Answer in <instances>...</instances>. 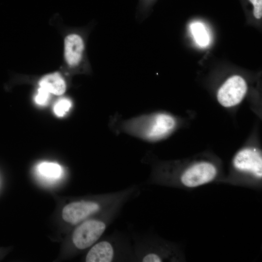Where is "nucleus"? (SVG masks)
I'll return each mask as SVG.
<instances>
[{
  "mask_svg": "<svg viewBox=\"0 0 262 262\" xmlns=\"http://www.w3.org/2000/svg\"><path fill=\"white\" fill-rule=\"evenodd\" d=\"M127 202L123 201L115 203L76 225L71 236L75 249L83 250L95 244L118 216Z\"/></svg>",
  "mask_w": 262,
  "mask_h": 262,
  "instance_id": "1",
  "label": "nucleus"
},
{
  "mask_svg": "<svg viewBox=\"0 0 262 262\" xmlns=\"http://www.w3.org/2000/svg\"><path fill=\"white\" fill-rule=\"evenodd\" d=\"M84 260L87 262H136L131 236L115 229L91 246Z\"/></svg>",
  "mask_w": 262,
  "mask_h": 262,
  "instance_id": "2",
  "label": "nucleus"
},
{
  "mask_svg": "<svg viewBox=\"0 0 262 262\" xmlns=\"http://www.w3.org/2000/svg\"><path fill=\"white\" fill-rule=\"evenodd\" d=\"M136 262L178 261L180 254L173 243L151 233L131 231Z\"/></svg>",
  "mask_w": 262,
  "mask_h": 262,
  "instance_id": "3",
  "label": "nucleus"
},
{
  "mask_svg": "<svg viewBox=\"0 0 262 262\" xmlns=\"http://www.w3.org/2000/svg\"><path fill=\"white\" fill-rule=\"evenodd\" d=\"M176 121L165 113L142 115L128 119L120 125L121 131L142 140L152 141L161 139L175 128Z\"/></svg>",
  "mask_w": 262,
  "mask_h": 262,
  "instance_id": "4",
  "label": "nucleus"
},
{
  "mask_svg": "<svg viewBox=\"0 0 262 262\" xmlns=\"http://www.w3.org/2000/svg\"><path fill=\"white\" fill-rule=\"evenodd\" d=\"M217 173V169L213 163L197 162L185 169L179 176L166 181L163 185L194 188L213 181Z\"/></svg>",
  "mask_w": 262,
  "mask_h": 262,
  "instance_id": "5",
  "label": "nucleus"
},
{
  "mask_svg": "<svg viewBox=\"0 0 262 262\" xmlns=\"http://www.w3.org/2000/svg\"><path fill=\"white\" fill-rule=\"evenodd\" d=\"M247 86L241 76L229 78L220 87L217 94L218 102L224 107H231L240 103L246 93Z\"/></svg>",
  "mask_w": 262,
  "mask_h": 262,
  "instance_id": "6",
  "label": "nucleus"
},
{
  "mask_svg": "<svg viewBox=\"0 0 262 262\" xmlns=\"http://www.w3.org/2000/svg\"><path fill=\"white\" fill-rule=\"evenodd\" d=\"M233 165L238 171L248 174L258 180L262 178L261 151L254 147H247L239 151L233 159Z\"/></svg>",
  "mask_w": 262,
  "mask_h": 262,
  "instance_id": "7",
  "label": "nucleus"
},
{
  "mask_svg": "<svg viewBox=\"0 0 262 262\" xmlns=\"http://www.w3.org/2000/svg\"><path fill=\"white\" fill-rule=\"evenodd\" d=\"M85 49L84 41L82 36L77 33L66 36L64 40V57L66 64L75 67L81 63Z\"/></svg>",
  "mask_w": 262,
  "mask_h": 262,
  "instance_id": "8",
  "label": "nucleus"
},
{
  "mask_svg": "<svg viewBox=\"0 0 262 262\" xmlns=\"http://www.w3.org/2000/svg\"><path fill=\"white\" fill-rule=\"evenodd\" d=\"M39 85L50 94L57 96L63 95L66 88L65 80L58 72L49 73L43 76L39 82Z\"/></svg>",
  "mask_w": 262,
  "mask_h": 262,
  "instance_id": "9",
  "label": "nucleus"
},
{
  "mask_svg": "<svg viewBox=\"0 0 262 262\" xmlns=\"http://www.w3.org/2000/svg\"><path fill=\"white\" fill-rule=\"evenodd\" d=\"M192 34L196 43L200 46L205 47L210 43L209 34L205 26L201 22H193L190 25Z\"/></svg>",
  "mask_w": 262,
  "mask_h": 262,
  "instance_id": "10",
  "label": "nucleus"
},
{
  "mask_svg": "<svg viewBox=\"0 0 262 262\" xmlns=\"http://www.w3.org/2000/svg\"><path fill=\"white\" fill-rule=\"evenodd\" d=\"M38 173L44 178L55 179L60 177L62 169L60 165L54 163L43 162L37 166Z\"/></svg>",
  "mask_w": 262,
  "mask_h": 262,
  "instance_id": "11",
  "label": "nucleus"
},
{
  "mask_svg": "<svg viewBox=\"0 0 262 262\" xmlns=\"http://www.w3.org/2000/svg\"><path fill=\"white\" fill-rule=\"evenodd\" d=\"M72 106L71 101L66 98L59 99L53 106V112L59 117L65 115L70 109Z\"/></svg>",
  "mask_w": 262,
  "mask_h": 262,
  "instance_id": "12",
  "label": "nucleus"
},
{
  "mask_svg": "<svg viewBox=\"0 0 262 262\" xmlns=\"http://www.w3.org/2000/svg\"><path fill=\"white\" fill-rule=\"evenodd\" d=\"M50 94L45 89L39 87L36 94L34 100L36 104L45 105L49 101Z\"/></svg>",
  "mask_w": 262,
  "mask_h": 262,
  "instance_id": "13",
  "label": "nucleus"
},
{
  "mask_svg": "<svg viewBox=\"0 0 262 262\" xmlns=\"http://www.w3.org/2000/svg\"><path fill=\"white\" fill-rule=\"evenodd\" d=\"M254 6L253 14L257 18L262 16V0H249Z\"/></svg>",
  "mask_w": 262,
  "mask_h": 262,
  "instance_id": "14",
  "label": "nucleus"
}]
</instances>
